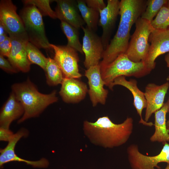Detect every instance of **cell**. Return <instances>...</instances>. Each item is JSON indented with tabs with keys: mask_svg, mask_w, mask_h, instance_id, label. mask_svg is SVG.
I'll list each match as a JSON object with an SVG mask.
<instances>
[{
	"mask_svg": "<svg viewBox=\"0 0 169 169\" xmlns=\"http://www.w3.org/2000/svg\"><path fill=\"white\" fill-rule=\"evenodd\" d=\"M136 28L131 35L125 54L135 62L146 60L149 50V38L154 29L151 22L139 18L135 23Z\"/></svg>",
	"mask_w": 169,
	"mask_h": 169,
	"instance_id": "cell-6",
	"label": "cell"
},
{
	"mask_svg": "<svg viewBox=\"0 0 169 169\" xmlns=\"http://www.w3.org/2000/svg\"><path fill=\"white\" fill-rule=\"evenodd\" d=\"M44 71L46 82L49 85L53 86L61 84L64 77L59 67L54 59L49 57L47 58Z\"/></svg>",
	"mask_w": 169,
	"mask_h": 169,
	"instance_id": "cell-23",
	"label": "cell"
},
{
	"mask_svg": "<svg viewBox=\"0 0 169 169\" xmlns=\"http://www.w3.org/2000/svg\"><path fill=\"white\" fill-rule=\"evenodd\" d=\"M168 0H148L145 11L141 18L151 22L156 16L162 7Z\"/></svg>",
	"mask_w": 169,
	"mask_h": 169,
	"instance_id": "cell-26",
	"label": "cell"
},
{
	"mask_svg": "<svg viewBox=\"0 0 169 169\" xmlns=\"http://www.w3.org/2000/svg\"><path fill=\"white\" fill-rule=\"evenodd\" d=\"M166 62L167 64V67L169 68V59H167L166 60ZM167 80H169V76L168 77L167 79ZM166 125L167 131L169 134V119L166 122Z\"/></svg>",
	"mask_w": 169,
	"mask_h": 169,
	"instance_id": "cell-34",
	"label": "cell"
},
{
	"mask_svg": "<svg viewBox=\"0 0 169 169\" xmlns=\"http://www.w3.org/2000/svg\"><path fill=\"white\" fill-rule=\"evenodd\" d=\"M169 88V83L167 82L160 85L150 83L146 86L144 95L146 101L144 120L148 122L153 113L163 106L166 94Z\"/></svg>",
	"mask_w": 169,
	"mask_h": 169,
	"instance_id": "cell-15",
	"label": "cell"
},
{
	"mask_svg": "<svg viewBox=\"0 0 169 169\" xmlns=\"http://www.w3.org/2000/svg\"><path fill=\"white\" fill-rule=\"evenodd\" d=\"M54 52V59L56 61L65 78L79 79L82 76L79 73L77 51L72 48L50 44Z\"/></svg>",
	"mask_w": 169,
	"mask_h": 169,
	"instance_id": "cell-8",
	"label": "cell"
},
{
	"mask_svg": "<svg viewBox=\"0 0 169 169\" xmlns=\"http://www.w3.org/2000/svg\"><path fill=\"white\" fill-rule=\"evenodd\" d=\"M26 49L28 58L31 64H35L38 65L44 71L47 58L43 54L37 47L29 42L26 44Z\"/></svg>",
	"mask_w": 169,
	"mask_h": 169,
	"instance_id": "cell-25",
	"label": "cell"
},
{
	"mask_svg": "<svg viewBox=\"0 0 169 169\" xmlns=\"http://www.w3.org/2000/svg\"><path fill=\"white\" fill-rule=\"evenodd\" d=\"M61 85L59 93L67 103L80 102L84 99L88 91L86 84L77 79L64 77Z\"/></svg>",
	"mask_w": 169,
	"mask_h": 169,
	"instance_id": "cell-17",
	"label": "cell"
},
{
	"mask_svg": "<svg viewBox=\"0 0 169 169\" xmlns=\"http://www.w3.org/2000/svg\"><path fill=\"white\" fill-rule=\"evenodd\" d=\"M24 113L22 105L12 92L1 110L0 127L9 129L12 121L23 116Z\"/></svg>",
	"mask_w": 169,
	"mask_h": 169,
	"instance_id": "cell-20",
	"label": "cell"
},
{
	"mask_svg": "<svg viewBox=\"0 0 169 169\" xmlns=\"http://www.w3.org/2000/svg\"><path fill=\"white\" fill-rule=\"evenodd\" d=\"M84 33L82 44L85 55L84 65L86 69L98 65L102 59L105 49L101 37L86 26L81 28Z\"/></svg>",
	"mask_w": 169,
	"mask_h": 169,
	"instance_id": "cell-10",
	"label": "cell"
},
{
	"mask_svg": "<svg viewBox=\"0 0 169 169\" xmlns=\"http://www.w3.org/2000/svg\"><path fill=\"white\" fill-rule=\"evenodd\" d=\"M28 135L27 130L22 129L14 134L13 136L8 142L6 147L0 150V166L5 163L13 161L22 162L34 167L45 168L49 165L48 161L42 158L37 161H31L23 159L18 156L15 152V148L18 141L23 137H26Z\"/></svg>",
	"mask_w": 169,
	"mask_h": 169,
	"instance_id": "cell-11",
	"label": "cell"
},
{
	"mask_svg": "<svg viewBox=\"0 0 169 169\" xmlns=\"http://www.w3.org/2000/svg\"><path fill=\"white\" fill-rule=\"evenodd\" d=\"M100 67L101 77L105 85L111 90L112 83L119 77L140 78L148 74L151 71L144 62H134L125 54H120L110 63Z\"/></svg>",
	"mask_w": 169,
	"mask_h": 169,
	"instance_id": "cell-4",
	"label": "cell"
},
{
	"mask_svg": "<svg viewBox=\"0 0 169 169\" xmlns=\"http://www.w3.org/2000/svg\"><path fill=\"white\" fill-rule=\"evenodd\" d=\"M60 26L67 39L68 43L66 45L83 54L82 44L79 39V29L63 21H61Z\"/></svg>",
	"mask_w": 169,
	"mask_h": 169,
	"instance_id": "cell-24",
	"label": "cell"
},
{
	"mask_svg": "<svg viewBox=\"0 0 169 169\" xmlns=\"http://www.w3.org/2000/svg\"><path fill=\"white\" fill-rule=\"evenodd\" d=\"M7 34H3L0 36V44L4 41L7 38Z\"/></svg>",
	"mask_w": 169,
	"mask_h": 169,
	"instance_id": "cell-35",
	"label": "cell"
},
{
	"mask_svg": "<svg viewBox=\"0 0 169 169\" xmlns=\"http://www.w3.org/2000/svg\"><path fill=\"white\" fill-rule=\"evenodd\" d=\"M14 133L9 129L0 127V140L8 141L12 138Z\"/></svg>",
	"mask_w": 169,
	"mask_h": 169,
	"instance_id": "cell-32",
	"label": "cell"
},
{
	"mask_svg": "<svg viewBox=\"0 0 169 169\" xmlns=\"http://www.w3.org/2000/svg\"><path fill=\"white\" fill-rule=\"evenodd\" d=\"M24 4H32L35 5L42 15L48 16L53 19L57 18L55 12L51 8L49 0H25L22 1Z\"/></svg>",
	"mask_w": 169,
	"mask_h": 169,
	"instance_id": "cell-28",
	"label": "cell"
},
{
	"mask_svg": "<svg viewBox=\"0 0 169 169\" xmlns=\"http://www.w3.org/2000/svg\"><path fill=\"white\" fill-rule=\"evenodd\" d=\"M12 43L11 52L8 57L12 64L19 71L28 72L30 63L28 57L26 46L28 41L18 38L10 37Z\"/></svg>",
	"mask_w": 169,
	"mask_h": 169,
	"instance_id": "cell-19",
	"label": "cell"
},
{
	"mask_svg": "<svg viewBox=\"0 0 169 169\" xmlns=\"http://www.w3.org/2000/svg\"><path fill=\"white\" fill-rule=\"evenodd\" d=\"M117 85L126 88L131 93L133 97L134 105L140 117L139 123L149 126L153 125L152 122H146L142 118V111L144 109L146 108L147 102L144 92L141 91L137 87V81L133 79L127 80L125 77L121 76L116 78L114 80L111 85L112 90L113 89V87Z\"/></svg>",
	"mask_w": 169,
	"mask_h": 169,
	"instance_id": "cell-18",
	"label": "cell"
},
{
	"mask_svg": "<svg viewBox=\"0 0 169 169\" xmlns=\"http://www.w3.org/2000/svg\"><path fill=\"white\" fill-rule=\"evenodd\" d=\"M146 0H121L120 2V23L117 31L105 50L102 60V66L114 60L120 54H125L130 37V31L134 24L145 11Z\"/></svg>",
	"mask_w": 169,
	"mask_h": 169,
	"instance_id": "cell-1",
	"label": "cell"
},
{
	"mask_svg": "<svg viewBox=\"0 0 169 169\" xmlns=\"http://www.w3.org/2000/svg\"><path fill=\"white\" fill-rule=\"evenodd\" d=\"M20 14L28 41L38 48L51 49L46 37L42 15L34 5L24 4Z\"/></svg>",
	"mask_w": 169,
	"mask_h": 169,
	"instance_id": "cell-5",
	"label": "cell"
},
{
	"mask_svg": "<svg viewBox=\"0 0 169 169\" xmlns=\"http://www.w3.org/2000/svg\"><path fill=\"white\" fill-rule=\"evenodd\" d=\"M78 7L81 15L86 24V27L95 32L97 30L99 24V12L89 7L84 0H77Z\"/></svg>",
	"mask_w": 169,
	"mask_h": 169,
	"instance_id": "cell-22",
	"label": "cell"
},
{
	"mask_svg": "<svg viewBox=\"0 0 169 169\" xmlns=\"http://www.w3.org/2000/svg\"><path fill=\"white\" fill-rule=\"evenodd\" d=\"M11 88L24 110V114L18 120V123L38 116L48 106L58 100L56 90L49 94L41 93L29 79L22 83L13 84Z\"/></svg>",
	"mask_w": 169,
	"mask_h": 169,
	"instance_id": "cell-3",
	"label": "cell"
},
{
	"mask_svg": "<svg viewBox=\"0 0 169 169\" xmlns=\"http://www.w3.org/2000/svg\"><path fill=\"white\" fill-rule=\"evenodd\" d=\"M149 42L151 44L145 63L152 70L155 67L157 58L169 52V27L163 29H154L150 34Z\"/></svg>",
	"mask_w": 169,
	"mask_h": 169,
	"instance_id": "cell-12",
	"label": "cell"
},
{
	"mask_svg": "<svg viewBox=\"0 0 169 169\" xmlns=\"http://www.w3.org/2000/svg\"><path fill=\"white\" fill-rule=\"evenodd\" d=\"M0 67L3 70L8 73H16L19 71L15 68L8 59L0 54Z\"/></svg>",
	"mask_w": 169,
	"mask_h": 169,
	"instance_id": "cell-29",
	"label": "cell"
},
{
	"mask_svg": "<svg viewBox=\"0 0 169 169\" xmlns=\"http://www.w3.org/2000/svg\"><path fill=\"white\" fill-rule=\"evenodd\" d=\"M7 33H8L5 28L0 23V36L3 34H7Z\"/></svg>",
	"mask_w": 169,
	"mask_h": 169,
	"instance_id": "cell-33",
	"label": "cell"
},
{
	"mask_svg": "<svg viewBox=\"0 0 169 169\" xmlns=\"http://www.w3.org/2000/svg\"><path fill=\"white\" fill-rule=\"evenodd\" d=\"M12 43L9 37L0 44V54L8 57L11 52L12 49Z\"/></svg>",
	"mask_w": 169,
	"mask_h": 169,
	"instance_id": "cell-30",
	"label": "cell"
},
{
	"mask_svg": "<svg viewBox=\"0 0 169 169\" xmlns=\"http://www.w3.org/2000/svg\"><path fill=\"white\" fill-rule=\"evenodd\" d=\"M151 23L156 29H166L169 27V0L162 7Z\"/></svg>",
	"mask_w": 169,
	"mask_h": 169,
	"instance_id": "cell-27",
	"label": "cell"
},
{
	"mask_svg": "<svg viewBox=\"0 0 169 169\" xmlns=\"http://www.w3.org/2000/svg\"><path fill=\"white\" fill-rule=\"evenodd\" d=\"M57 18L79 29L85 24L80 14L77 0H56Z\"/></svg>",
	"mask_w": 169,
	"mask_h": 169,
	"instance_id": "cell-16",
	"label": "cell"
},
{
	"mask_svg": "<svg viewBox=\"0 0 169 169\" xmlns=\"http://www.w3.org/2000/svg\"><path fill=\"white\" fill-rule=\"evenodd\" d=\"M127 152L130 166L132 169H160L158 164L165 162L169 163V144L166 142L161 152L154 156H148L141 153L137 145L132 144L127 148Z\"/></svg>",
	"mask_w": 169,
	"mask_h": 169,
	"instance_id": "cell-9",
	"label": "cell"
},
{
	"mask_svg": "<svg viewBox=\"0 0 169 169\" xmlns=\"http://www.w3.org/2000/svg\"><path fill=\"white\" fill-rule=\"evenodd\" d=\"M84 1L87 6L99 12L106 6L103 0H84Z\"/></svg>",
	"mask_w": 169,
	"mask_h": 169,
	"instance_id": "cell-31",
	"label": "cell"
},
{
	"mask_svg": "<svg viewBox=\"0 0 169 169\" xmlns=\"http://www.w3.org/2000/svg\"><path fill=\"white\" fill-rule=\"evenodd\" d=\"M169 112V98L161 108L154 113L155 131L150 138L151 141L161 142L163 145L169 141L166 119V114Z\"/></svg>",
	"mask_w": 169,
	"mask_h": 169,
	"instance_id": "cell-21",
	"label": "cell"
},
{
	"mask_svg": "<svg viewBox=\"0 0 169 169\" xmlns=\"http://www.w3.org/2000/svg\"><path fill=\"white\" fill-rule=\"evenodd\" d=\"M84 75L88 79V92L93 106L95 107L98 103L105 105L108 91L104 87L105 83L101 77L99 64L87 69Z\"/></svg>",
	"mask_w": 169,
	"mask_h": 169,
	"instance_id": "cell-13",
	"label": "cell"
},
{
	"mask_svg": "<svg viewBox=\"0 0 169 169\" xmlns=\"http://www.w3.org/2000/svg\"><path fill=\"white\" fill-rule=\"evenodd\" d=\"M17 7L11 0L0 2V23L9 37L28 41L22 20L17 13Z\"/></svg>",
	"mask_w": 169,
	"mask_h": 169,
	"instance_id": "cell-7",
	"label": "cell"
},
{
	"mask_svg": "<svg viewBox=\"0 0 169 169\" xmlns=\"http://www.w3.org/2000/svg\"><path fill=\"white\" fill-rule=\"evenodd\" d=\"M120 2L118 0H108L106 7L99 12L98 25L102 29L101 38L105 50L109 44L112 32L119 15Z\"/></svg>",
	"mask_w": 169,
	"mask_h": 169,
	"instance_id": "cell-14",
	"label": "cell"
},
{
	"mask_svg": "<svg viewBox=\"0 0 169 169\" xmlns=\"http://www.w3.org/2000/svg\"><path fill=\"white\" fill-rule=\"evenodd\" d=\"M165 169H169V163H167V165Z\"/></svg>",
	"mask_w": 169,
	"mask_h": 169,
	"instance_id": "cell-36",
	"label": "cell"
},
{
	"mask_svg": "<svg viewBox=\"0 0 169 169\" xmlns=\"http://www.w3.org/2000/svg\"><path fill=\"white\" fill-rule=\"evenodd\" d=\"M133 120L128 117L122 123L116 124L107 116L100 117L95 122L84 121L85 135L92 143L105 148L121 146L128 141L132 132Z\"/></svg>",
	"mask_w": 169,
	"mask_h": 169,
	"instance_id": "cell-2",
	"label": "cell"
}]
</instances>
